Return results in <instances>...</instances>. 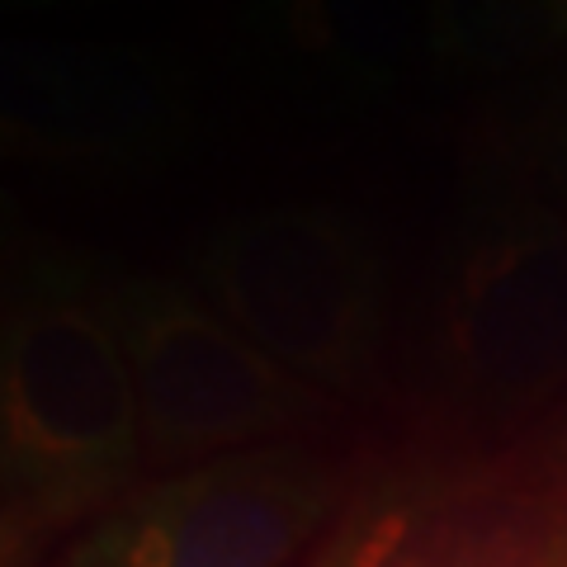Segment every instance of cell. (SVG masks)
Wrapping results in <instances>:
<instances>
[{"mask_svg":"<svg viewBox=\"0 0 567 567\" xmlns=\"http://www.w3.org/2000/svg\"><path fill=\"white\" fill-rule=\"evenodd\" d=\"M0 454L10 539L104 516L147 464L110 275L58 241H29L10 256Z\"/></svg>","mask_w":567,"mask_h":567,"instance_id":"6da1fadb","label":"cell"},{"mask_svg":"<svg viewBox=\"0 0 567 567\" xmlns=\"http://www.w3.org/2000/svg\"><path fill=\"white\" fill-rule=\"evenodd\" d=\"M425 369L458 416L544 421L567 402V208L506 137L464 166Z\"/></svg>","mask_w":567,"mask_h":567,"instance_id":"7a4b0ae2","label":"cell"},{"mask_svg":"<svg viewBox=\"0 0 567 567\" xmlns=\"http://www.w3.org/2000/svg\"><path fill=\"white\" fill-rule=\"evenodd\" d=\"M189 284L241 336L317 393H360L388 346V270L360 213L279 199L208 223Z\"/></svg>","mask_w":567,"mask_h":567,"instance_id":"3957f363","label":"cell"},{"mask_svg":"<svg viewBox=\"0 0 567 567\" xmlns=\"http://www.w3.org/2000/svg\"><path fill=\"white\" fill-rule=\"evenodd\" d=\"M110 308L128 354L147 464L189 468L293 445L331 412L327 393L275 364L189 279L118 270L110 275Z\"/></svg>","mask_w":567,"mask_h":567,"instance_id":"277c9868","label":"cell"},{"mask_svg":"<svg viewBox=\"0 0 567 567\" xmlns=\"http://www.w3.org/2000/svg\"><path fill=\"white\" fill-rule=\"evenodd\" d=\"M346 464L317 445H265L137 483L76 539L66 567H289L341 520Z\"/></svg>","mask_w":567,"mask_h":567,"instance_id":"5b68a950","label":"cell"},{"mask_svg":"<svg viewBox=\"0 0 567 567\" xmlns=\"http://www.w3.org/2000/svg\"><path fill=\"white\" fill-rule=\"evenodd\" d=\"M317 567H567V483L525 445L393 464L346 502Z\"/></svg>","mask_w":567,"mask_h":567,"instance_id":"8992f818","label":"cell"},{"mask_svg":"<svg viewBox=\"0 0 567 567\" xmlns=\"http://www.w3.org/2000/svg\"><path fill=\"white\" fill-rule=\"evenodd\" d=\"M6 156L39 175H133L189 137L175 71L147 48L24 39L6 48Z\"/></svg>","mask_w":567,"mask_h":567,"instance_id":"52a82bcc","label":"cell"},{"mask_svg":"<svg viewBox=\"0 0 567 567\" xmlns=\"http://www.w3.org/2000/svg\"><path fill=\"white\" fill-rule=\"evenodd\" d=\"M251 33L336 95H388L431 52V0H251Z\"/></svg>","mask_w":567,"mask_h":567,"instance_id":"ba28073f","label":"cell"},{"mask_svg":"<svg viewBox=\"0 0 567 567\" xmlns=\"http://www.w3.org/2000/svg\"><path fill=\"white\" fill-rule=\"evenodd\" d=\"M431 58L468 71L567 62V0H431Z\"/></svg>","mask_w":567,"mask_h":567,"instance_id":"9c48e42d","label":"cell"},{"mask_svg":"<svg viewBox=\"0 0 567 567\" xmlns=\"http://www.w3.org/2000/svg\"><path fill=\"white\" fill-rule=\"evenodd\" d=\"M502 137L567 208V62H558L544 81H535V91L525 95L520 114L511 118Z\"/></svg>","mask_w":567,"mask_h":567,"instance_id":"30bf717a","label":"cell"},{"mask_svg":"<svg viewBox=\"0 0 567 567\" xmlns=\"http://www.w3.org/2000/svg\"><path fill=\"white\" fill-rule=\"evenodd\" d=\"M525 450L535 454L558 483H567V402L539 421V431H535V440H525Z\"/></svg>","mask_w":567,"mask_h":567,"instance_id":"8fae6325","label":"cell"}]
</instances>
